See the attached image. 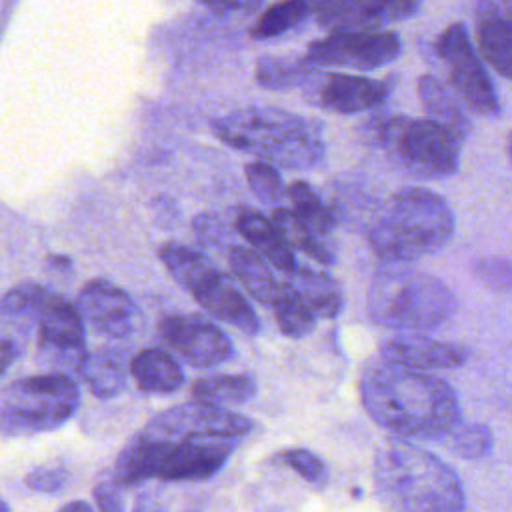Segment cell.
Wrapping results in <instances>:
<instances>
[{"label":"cell","instance_id":"6da1fadb","mask_svg":"<svg viewBox=\"0 0 512 512\" xmlns=\"http://www.w3.org/2000/svg\"><path fill=\"white\" fill-rule=\"evenodd\" d=\"M360 398L366 414L398 438L442 440L462 422L458 394L446 380L384 358L364 370Z\"/></svg>","mask_w":512,"mask_h":512},{"label":"cell","instance_id":"7a4b0ae2","mask_svg":"<svg viewBox=\"0 0 512 512\" xmlns=\"http://www.w3.org/2000/svg\"><path fill=\"white\" fill-rule=\"evenodd\" d=\"M374 492L386 512H464L458 474L426 448L392 438L374 456Z\"/></svg>","mask_w":512,"mask_h":512},{"label":"cell","instance_id":"3957f363","mask_svg":"<svg viewBox=\"0 0 512 512\" xmlns=\"http://www.w3.org/2000/svg\"><path fill=\"white\" fill-rule=\"evenodd\" d=\"M218 140L276 168L310 170L324 158L322 126L268 106H248L212 122Z\"/></svg>","mask_w":512,"mask_h":512},{"label":"cell","instance_id":"277c9868","mask_svg":"<svg viewBox=\"0 0 512 512\" xmlns=\"http://www.w3.org/2000/svg\"><path fill=\"white\" fill-rule=\"evenodd\" d=\"M238 442L212 436H152L140 430L118 454L112 476L122 488L152 478L206 480L228 462Z\"/></svg>","mask_w":512,"mask_h":512},{"label":"cell","instance_id":"5b68a950","mask_svg":"<svg viewBox=\"0 0 512 512\" xmlns=\"http://www.w3.org/2000/svg\"><path fill=\"white\" fill-rule=\"evenodd\" d=\"M454 234V214L448 202L420 186L398 190L370 228L374 254L386 264H408L442 250Z\"/></svg>","mask_w":512,"mask_h":512},{"label":"cell","instance_id":"8992f818","mask_svg":"<svg viewBox=\"0 0 512 512\" xmlns=\"http://www.w3.org/2000/svg\"><path fill=\"white\" fill-rule=\"evenodd\" d=\"M456 308L454 292L440 278L406 264L380 268L366 298V310L374 324L404 332L438 328L454 316Z\"/></svg>","mask_w":512,"mask_h":512},{"label":"cell","instance_id":"52a82bcc","mask_svg":"<svg viewBox=\"0 0 512 512\" xmlns=\"http://www.w3.org/2000/svg\"><path fill=\"white\" fill-rule=\"evenodd\" d=\"M80 404V392L72 376L46 372L12 380L2 390V436H32L68 422Z\"/></svg>","mask_w":512,"mask_h":512},{"label":"cell","instance_id":"ba28073f","mask_svg":"<svg viewBox=\"0 0 512 512\" xmlns=\"http://www.w3.org/2000/svg\"><path fill=\"white\" fill-rule=\"evenodd\" d=\"M380 142L388 156L416 178H446L460 166L462 140L430 118L392 116L380 126Z\"/></svg>","mask_w":512,"mask_h":512},{"label":"cell","instance_id":"9c48e42d","mask_svg":"<svg viewBox=\"0 0 512 512\" xmlns=\"http://www.w3.org/2000/svg\"><path fill=\"white\" fill-rule=\"evenodd\" d=\"M436 52L448 66V76L458 98L480 116H500L496 88L480 62L462 22L450 24L436 40Z\"/></svg>","mask_w":512,"mask_h":512},{"label":"cell","instance_id":"30bf717a","mask_svg":"<svg viewBox=\"0 0 512 512\" xmlns=\"http://www.w3.org/2000/svg\"><path fill=\"white\" fill-rule=\"evenodd\" d=\"M38 362L50 372L78 374L88 356L84 346V318L78 306L52 294L38 322Z\"/></svg>","mask_w":512,"mask_h":512},{"label":"cell","instance_id":"8fae6325","mask_svg":"<svg viewBox=\"0 0 512 512\" xmlns=\"http://www.w3.org/2000/svg\"><path fill=\"white\" fill-rule=\"evenodd\" d=\"M402 52L400 38L388 30L332 32L308 46V58L318 66L376 70L394 62Z\"/></svg>","mask_w":512,"mask_h":512},{"label":"cell","instance_id":"7c38bea8","mask_svg":"<svg viewBox=\"0 0 512 512\" xmlns=\"http://www.w3.org/2000/svg\"><path fill=\"white\" fill-rule=\"evenodd\" d=\"M252 428L254 422L242 414L194 400L160 412L142 430L152 436H212L240 440L250 434Z\"/></svg>","mask_w":512,"mask_h":512},{"label":"cell","instance_id":"4fadbf2b","mask_svg":"<svg viewBox=\"0 0 512 512\" xmlns=\"http://www.w3.org/2000/svg\"><path fill=\"white\" fill-rule=\"evenodd\" d=\"M164 342L190 366L210 368L234 356L230 338L200 314H172L158 324Z\"/></svg>","mask_w":512,"mask_h":512},{"label":"cell","instance_id":"5bb4252c","mask_svg":"<svg viewBox=\"0 0 512 512\" xmlns=\"http://www.w3.org/2000/svg\"><path fill=\"white\" fill-rule=\"evenodd\" d=\"M76 306L84 322L114 340L132 338L142 324V314L136 302L128 292L108 280L86 282L78 292Z\"/></svg>","mask_w":512,"mask_h":512},{"label":"cell","instance_id":"9a60e30c","mask_svg":"<svg viewBox=\"0 0 512 512\" xmlns=\"http://www.w3.org/2000/svg\"><path fill=\"white\" fill-rule=\"evenodd\" d=\"M380 356L416 370H448L462 366L468 360V350L454 342H442L422 334H404L384 340Z\"/></svg>","mask_w":512,"mask_h":512},{"label":"cell","instance_id":"2e32d148","mask_svg":"<svg viewBox=\"0 0 512 512\" xmlns=\"http://www.w3.org/2000/svg\"><path fill=\"white\" fill-rule=\"evenodd\" d=\"M316 102L336 114H354L380 106L388 96V84L382 80L334 72L320 78Z\"/></svg>","mask_w":512,"mask_h":512},{"label":"cell","instance_id":"e0dca14e","mask_svg":"<svg viewBox=\"0 0 512 512\" xmlns=\"http://www.w3.org/2000/svg\"><path fill=\"white\" fill-rule=\"evenodd\" d=\"M192 296L210 316L242 330L244 334H256L260 330V320L250 302L240 292L236 282L224 272L216 270L192 292Z\"/></svg>","mask_w":512,"mask_h":512},{"label":"cell","instance_id":"ac0fdd59","mask_svg":"<svg viewBox=\"0 0 512 512\" xmlns=\"http://www.w3.org/2000/svg\"><path fill=\"white\" fill-rule=\"evenodd\" d=\"M474 34L482 58L504 78L512 80V18L492 0L474 6Z\"/></svg>","mask_w":512,"mask_h":512},{"label":"cell","instance_id":"d6986e66","mask_svg":"<svg viewBox=\"0 0 512 512\" xmlns=\"http://www.w3.org/2000/svg\"><path fill=\"white\" fill-rule=\"evenodd\" d=\"M128 374H132V358L124 348L104 346L88 352L80 378L86 382L90 392L102 400H110L124 392Z\"/></svg>","mask_w":512,"mask_h":512},{"label":"cell","instance_id":"ffe728a7","mask_svg":"<svg viewBox=\"0 0 512 512\" xmlns=\"http://www.w3.org/2000/svg\"><path fill=\"white\" fill-rule=\"evenodd\" d=\"M236 230L274 268L286 274L296 268L292 246L286 242V238L282 236L274 220H268L262 212L252 208H242L236 216Z\"/></svg>","mask_w":512,"mask_h":512},{"label":"cell","instance_id":"44dd1931","mask_svg":"<svg viewBox=\"0 0 512 512\" xmlns=\"http://www.w3.org/2000/svg\"><path fill=\"white\" fill-rule=\"evenodd\" d=\"M52 292L38 284H18L10 288L2 298V322L4 338L24 344V338L30 332V326L38 324L46 304L50 302Z\"/></svg>","mask_w":512,"mask_h":512},{"label":"cell","instance_id":"7402d4cb","mask_svg":"<svg viewBox=\"0 0 512 512\" xmlns=\"http://www.w3.org/2000/svg\"><path fill=\"white\" fill-rule=\"evenodd\" d=\"M286 276L288 284L300 294L316 316L336 318L342 312L344 292L340 282L330 274L296 264V268Z\"/></svg>","mask_w":512,"mask_h":512},{"label":"cell","instance_id":"603a6c76","mask_svg":"<svg viewBox=\"0 0 512 512\" xmlns=\"http://www.w3.org/2000/svg\"><path fill=\"white\" fill-rule=\"evenodd\" d=\"M418 96L428 118L450 130L458 140L470 134V120L460 104V100L434 76L424 74L418 80Z\"/></svg>","mask_w":512,"mask_h":512},{"label":"cell","instance_id":"cb8c5ba5","mask_svg":"<svg viewBox=\"0 0 512 512\" xmlns=\"http://www.w3.org/2000/svg\"><path fill=\"white\" fill-rule=\"evenodd\" d=\"M228 264L236 282L260 304L272 306L278 298L280 284L264 264L262 256L244 246H232L228 250Z\"/></svg>","mask_w":512,"mask_h":512},{"label":"cell","instance_id":"d4e9b609","mask_svg":"<svg viewBox=\"0 0 512 512\" xmlns=\"http://www.w3.org/2000/svg\"><path fill=\"white\" fill-rule=\"evenodd\" d=\"M132 378L144 392L170 394L180 388L184 374L180 364L168 352L146 348L132 358Z\"/></svg>","mask_w":512,"mask_h":512},{"label":"cell","instance_id":"484cf974","mask_svg":"<svg viewBox=\"0 0 512 512\" xmlns=\"http://www.w3.org/2000/svg\"><path fill=\"white\" fill-rule=\"evenodd\" d=\"M256 394V380L250 374H218L200 378L192 384V396L198 402L226 408L248 402Z\"/></svg>","mask_w":512,"mask_h":512},{"label":"cell","instance_id":"4316f807","mask_svg":"<svg viewBox=\"0 0 512 512\" xmlns=\"http://www.w3.org/2000/svg\"><path fill=\"white\" fill-rule=\"evenodd\" d=\"M160 260L164 262L166 270L170 272V276L190 294L206 280L210 278L216 268L210 264V260L198 252L192 250L184 244H176V242H166L160 246L158 250Z\"/></svg>","mask_w":512,"mask_h":512},{"label":"cell","instance_id":"83f0119b","mask_svg":"<svg viewBox=\"0 0 512 512\" xmlns=\"http://www.w3.org/2000/svg\"><path fill=\"white\" fill-rule=\"evenodd\" d=\"M316 70L308 56H262L256 62V80L268 90H284L308 82Z\"/></svg>","mask_w":512,"mask_h":512},{"label":"cell","instance_id":"f1b7e54d","mask_svg":"<svg viewBox=\"0 0 512 512\" xmlns=\"http://www.w3.org/2000/svg\"><path fill=\"white\" fill-rule=\"evenodd\" d=\"M424 0H350L352 28L378 30L380 26L408 20Z\"/></svg>","mask_w":512,"mask_h":512},{"label":"cell","instance_id":"f546056e","mask_svg":"<svg viewBox=\"0 0 512 512\" xmlns=\"http://www.w3.org/2000/svg\"><path fill=\"white\" fill-rule=\"evenodd\" d=\"M320 0H280L260 14L256 24L250 28V36L254 40L276 38L300 22H304L310 14H316Z\"/></svg>","mask_w":512,"mask_h":512},{"label":"cell","instance_id":"4dcf8cb0","mask_svg":"<svg viewBox=\"0 0 512 512\" xmlns=\"http://www.w3.org/2000/svg\"><path fill=\"white\" fill-rule=\"evenodd\" d=\"M272 308L280 332L288 338H304L316 326V314L288 282L280 284V292Z\"/></svg>","mask_w":512,"mask_h":512},{"label":"cell","instance_id":"1f68e13d","mask_svg":"<svg viewBox=\"0 0 512 512\" xmlns=\"http://www.w3.org/2000/svg\"><path fill=\"white\" fill-rule=\"evenodd\" d=\"M290 204H292V212L318 236L328 234L334 228V214L332 210L320 200L318 192L304 180H296L288 186L286 190Z\"/></svg>","mask_w":512,"mask_h":512},{"label":"cell","instance_id":"d6a6232c","mask_svg":"<svg viewBox=\"0 0 512 512\" xmlns=\"http://www.w3.org/2000/svg\"><path fill=\"white\" fill-rule=\"evenodd\" d=\"M272 220L292 248L304 252L308 258H312L320 264H332V260H334L332 252L324 246L320 236L316 232H312L292 210L276 208L272 212Z\"/></svg>","mask_w":512,"mask_h":512},{"label":"cell","instance_id":"836d02e7","mask_svg":"<svg viewBox=\"0 0 512 512\" xmlns=\"http://www.w3.org/2000/svg\"><path fill=\"white\" fill-rule=\"evenodd\" d=\"M446 438L450 452L466 460L484 458L494 446V434L484 422H460Z\"/></svg>","mask_w":512,"mask_h":512},{"label":"cell","instance_id":"e575fe53","mask_svg":"<svg viewBox=\"0 0 512 512\" xmlns=\"http://www.w3.org/2000/svg\"><path fill=\"white\" fill-rule=\"evenodd\" d=\"M244 174H246V182H248L250 192L262 204L274 206L284 198L286 188H284V182H282L274 164L264 162V160H254V162L246 164Z\"/></svg>","mask_w":512,"mask_h":512},{"label":"cell","instance_id":"d590c367","mask_svg":"<svg viewBox=\"0 0 512 512\" xmlns=\"http://www.w3.org/2000/svg\"><path fill=\"white\" fill-rule=\"evenodd\" d=\"M278 460L290 466L300 478L314 486H324L328 480V470L324 460L308 448H288L278 454Z\"/></svg>","mask_w":512,"mask_h":512},{"label":"cell","instance_id":"8d00e7d4","mask_svg":"<svg viewBox=\"0 0 512 512\" xmlns=\"http://www.w3.org/2000/svg\"><path fill=\"white\" fill-rule=\"evenodd\" d=\"M478 280L494 292L512 290V262L500 256H486L474 262Z\"/></svg>","mask_w":512,"mask_h":512},{"label":"cell","instance_id":"74e56055","mask_svg":"<svg viewBox=\"0 0 512 512\" xmlns=\"http://www.w3.org/2000/svg\"><path fill=\"white\" fill-rule=\"evenodd\" d=\"M68 482V470L62 466H36L24 476V484L30 490L54 494Z\"/></svg>","mask_w":512,"mask_h":512},{"label":"cell","instance_id":"f35d334b","mask_svg":"<svg viewBox=\"0 0 512 512\" xmlns=\"http://www.w3.org/2000/svg\"><path fill=\"white\" fill-rule=\"evenodd\" d=\"M120 484L114 480V476L110 478H100L94 484V502L98 512H124V500H122V492H120Z\"/></svg>","mask_w":512,"mask_h":512},{"label":"cell","instance_id":"ab89813d","mask_svg":"<svg viewBox=\"0 0 512 512\" xmlns=\"http://www.w3.org/2000/svg\"><path fill=\"white\" fill-rule=\"evenodd\" d=\"M198 2L216 14H230V12L256 14L264 4V0H198Z\"/></svg>","mask_w":512,"mask_h":512},{"label":"cell","instance_id":"60d3db41","mask_svg":"<svg viewBox=\"0 0 512 512\" xmlns=\"http://www.w3.org/2000/svg\"><path fill=\"white\" fill-rule=\"evenodd\" d=\"M196 230H198V236L204 238L206 242H214L216 238L222 236V226L220 222L214 218V216H208V214H200L194 222Z\"/></svg>","mask_w":512,"mask_h":512},{"label":"cell","instance_id":"b9f144b4","mask_svg":"<svg viewBox=\"0 0 512 512\" xmlns=\"http://www.w3.org/2000/svg\"><path fill=\"white\" fill-rule=\"evenodd\" d=\"M58 512H94L92 506L84 500H70L68 504H64Z\"/></svg>","mask_w":512,"mask_h":512},{"label":"cell","instance_id":"7bdbcfd3","mask_svg":"<svg viewBox=\"0 0 512 512\" xmlns=\"http://www.w3.org/2000/svg\"><path fill=\"white\" fill-rule=\"evenodd\" d=\"M48 262L54 266V268H58V270H68L70 268V258H66V256H62V254H52L50 258H48Z\"/></svg>","mask_w":512,"mask_h":512},{"label":"cell","instance_id":"ee69618b","mask_svg":"<svg viewBox=\"0 0 512 512\" xmlns=\"http://www.w3.org/2000/svg\"><path fill=\"white\" fill-rule=\"evenodd\" d=\"M506 152H508V158H510V162H512V130H510V134H508V138H506Z\"/></svg>","mask_w":512,"mask_h":512},{"label":"cell","instance_id":"f6af8a7d","mask_svg":"<svg viewBox=\"0 0 512 512\" xmlns=\"http://www.w3.org/2000/svg\"><path fill=\"white\" fill-rule=\"evenodd\" d=\"M136 512H158V510H150L148 506H144V500H140V504L136 506Z\"/></svg>","mask_w":512,"mask_h":512},{"label":"cell","instance_id":"bcb514c9","mask_svg":"<svg viewBox=\"0 0 512 512\" xmlns=\"http://www.w3.org/2000/svg\"><path fill=\"white\" fill-rule=\"evenodd\" d=\"M504 2V12L512 18V0H502Z\"/></svg>","mask_w":512,"mask_h":512},{"label":"cell","instance_id":"7dc6e473","mask_svg":"<svg viewBox=\"0 0 512 512\" xmlns=\"http://www.w3.org/2000/svg\"><path fill=\"white\" fill-rule=\"evenodd\" d=\"M2 512H10V510H8V504H6V502H2Z\"/></svg>","mask_w":512,"mask_h":512}]
</instances>
